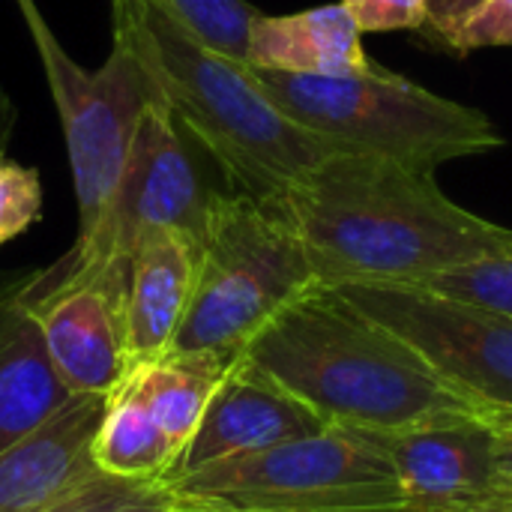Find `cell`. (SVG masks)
<instances>
[{"label":"cell","instance_id":"cell-1","mask_svg":"<svg viewBox=\"0 0 512 512\" xmlns=\"http://www.w3.org/2000/svg\"><path fill=\"white\" fill-rule=\"evenodd\" d=\"M279 201L324 288L423 285L512 255V228L459 207L435 171L393 159L333 153Z\"/></svg>","mask_w":512,"mask_h":512},{"label":"cell","instance_id":"cell-2","mask_svg":"<svg viewBox=\"0 0 512 512\" xmlns=\"http://www.w3.org/2000/svg\"><path fill=\"white\" fill-rule=\"evenodd\" d=\"M114 36L129 45L156 96L231 180L234 192L279 201L336 150L288 117L249 63L207 48L144 0H111Z\"/></svg>","mask_w":512,"mask_h":512},{"label":"cell","instance_id":"cell-3","mask_svg":"<svg viewBox=\"0 0 512 512\" xmlns=\"http://www.w3.org/2000/svg\"><path fill=\"white\" fill-rule=\"evenodd\" d=\"M327 426L396 429L474 411L402 336L315 285L288 303L243 351Z\"/></svg>","mask_w":512,"mask_h":512},{"label":"cell","instance_id":"cell-4","mask_svg":"<svg viewBox=\"0 0 512 512\" xmlns=\"http://www.w3.org/2000/svg\"><path fill=\"white\" fill-rule=\"evenodd\" d=\"M252 72L288 117L324 138L336 153L435 171L444 162L504 147V135L489 114L402 75L381 69L351 75Z\"/></svg>","mask_w":512,"mask_h":512},{"label":"cell","instance_id":"cell-5","mask_svg":"<svg viewBox=\"0 0 512 512\" xmlns=\"http://www.w3.org/2000/svg\"><path fill=\"white\" fill-rule=\"evenodd\" d=\"M315 285L306 246L282 201L216 192L192 300L168 351L240 357L288 303Z\"/></svg>","mask_w":512,"mask_h":512},{"label":"cell","instance_id":"cell-6","mask_svg":"<svg viewBox=\"0 0 512 512\" xmlns=\"http://www.w3.org/2000/svg\"><path fill=\"white\" fill-rule=\"evenodd\" d=\"M165 486L177 501L234 512H405L390 462L348 426L222 459Z\"/></svg>","mask_w":512,"mask_h":512},{"label":"cell","instance_id":"cell-7","mask_svg":"<svg viewBox=\"0 0 512 512\" xmlns=\"http://www.w3.org/2000/svg\"><path fill=\"white\" fill-rule=\"evenodd\" d=\"M18 6L36 42L66 138L78 198V237L72 246H81L108 216L141 114L156 90L123 39L114 36L111 54L99 69H84L63 51L33 0H18Z\"/></svg>","mask_w":512,"mask_h":512},{"label":"cell","instance_id":"cell-8","mask_svg":"<svg viewBox=\"0 0 512 512\" xmlns=\"http://www.w3.org/2000/svg\"><path fill=\"white\" fill-rule=\"evenodd\" d=\"M186 138L189 135L180 129L174 114L153 93L141 114L123 180L102 228L54 264L60 273L129 267L135 246L162 231L183 234L195 243L204 240L216 192L204 186Z\"/></svg>","mask_w":512,"mask_h":512},{"label":"cell","instance_id":"cell-9","mask_svg":"<svg viewBox=\"0 0 512 512\" xmlns=\"http://www.w3.org/2000/svg\"><path fill=\"white\" fill-rule=\"evenodd\" d=\"M474 408H512V318L420 285H345Z\"/></svg>","mask_w":512,"mask_h":512},{"label":"cell","instance_id":"cell-10","mask_svg":"<svg viewBox=\"0 0 512 512\" xmlns=\"http://www.w3.org/2000/svg\"><path fill=\"white\" fill-rule=\"evenodd\" d=\"M354 432L390 462L405 512L512 510V483L498 462V432L474 411Z\"/></svg>","mask_w":512,"mask_h":512},{"label":"cell","instance_id":"cell-11","mask_svg":"<svg viewBox=\"0 0 512 512\" xmlns=\"http://www.w3.org/2000/svg\"><path fill=\"white\" fill-rule=\"evenodd\" d=\"M33 318L45 354L72 399H108L132 372L126 336V267L96 273L39 270Z\"/></svg>","mask_w":512,"mask_h":512},{"label":"cell","instance_id":"cell-12","mask_svg":"<svg viewBox=\"0 0 512 512\" xmlns=\"http://www.w3.org/2000/svg\"><path fill=\"white\" fill-rule=\"evenodd\" d=\"M324 429L327 423L303 399L240 354L219 381L201 426L183 447L168 480L222 459L309 438Z\"/></svg>","mask_w":512,"mask_h":512},{"label":"cell","instance_id":"cell-13","mask_svg":"<svg viewBox=\"0 0 512 512\" xmlns=\"http://www.w3.org/2000/svg\"><path fill=\"white\" fill-rule=\"evenodd\" d=\"M36 273L0 282V453L33 435L72 402L33 318L30 297Z\"/></svg>","mask_w":512,"mask_h":512},{"label":"cell","instance_id":"cell-14","mask_svg":"<svg viewBox=\"0 0 512 512\" xmlns=\"http://www.w3.org/2000/svg\"><path fill=\"white\" fill-rule=\"evenodd\" d=\"M102 396H78L33 435L0 453V512H36L96 474L90 441L102 420Z\"/></svg>","mask_w":512,"mask_h":512},{"label":"cell","instance_id":"cell-15","mask_svg":"<svg viewBox=\"0 0 512 512\" xmlns=\"http://www.w3.org/2000/svg\"><path fill=\"white\" fill-rule=\"evenodd\" d=\"M201 243L162 231L135 246L126 267V336L132 366L162 357L186 318Z\"/></svg>","mask_w":512,"mask_h":512},{"label":"cell","instance_id":"cell-16","mask_svg":"<svg viewBox=\"0 0 512 512\" xmlns=\"http://www.w3.org/2000/svg\"><path fill=\"white\" fill-rule=\"evenodd\" d=\"M246 63L288 75H351L375 69L363 33L342 3L291 15H258L249 27Z\"/></svg>","mask_w":512,"mask_h":512},{"label":"cell","instance_id":"cell-17","mask_svg":"<svg viewBox=\"0 0 512 512\" xmlns=\"http://www.w3.org/2000/svg\"><path fill=\"white\" fill-rule=\"evenodd\" d=\"M234 360L237 357L213 351H165L150 363L132 366L126 384L171 438L177 453H183Z\"/></svg>","mask_w":512,"mask_h":512},{"label":"cell","instance_id":"cell-18","mask_svg":"<svg viewBox=\"0 0 512 512\" xmlns=\"http://www.w3.org/2000/svg\"><path fill=\"white\" fill-rule=\"evenodd\" d=\"M177 447L150 417L135 390L123 381L108 399L96 435L90 441V462L99 474L126 483H165Z\"/></svg>","mask_w":512,"mask_h":512},{"label":"cell","instance_id":"cell-19","mask_svg":"<svg viewBox=\"0 0 512 512\" xmlns=\"http://www.w3.org/2000/svg\"><path fill=\"white\" fill-rule=\"evenodd\" d=\"M171 15L207 48L246 63L249 27L261 15L249 0H144Z\"/></svg>","mask_w":512,"mask_h":512},{"label":"cell","instance_id":"cell-20","mask_svg":"<svg viewBox=\"0 0 512 512\" xmlns=\"http://www.w3.org/2000/svg\"><path fill=\"white\" fill-rule=\"evenodd\" d=\"M171 507L174 495L165 483H126L96 471L36 512H168Z\"/></svg>","mask_w":512,"mask_h":512},{"label":"cell","instance_id":"cell-21","mask_svg":"<svg viewBox=\"0 0 512 512\" xmlns=\"http://www.w3.org/2000/svg\"><path fill=\"white\" fill-rule=\"evenodd\" d=\"M420 288L447 294L453 300H465L512 318V255L483 258L447 273L426 279Z\"/></svg>","mask_w":512,"mask_h":512},{"label":"cell","instance_id":"cell-22","mask_svg":"<svg viewBox=\"0 0 512 512\" xmlns=\"http://www.w3.org/2000/svg\"><path fill=\"white\" fill-rule=\"evenodd\" d=\"M42 210V183L36 168L9 159L0 147V249L24 234Z\"/></svg>","mask_w":512,"mask_h":512},{"label":"cell","instance_id":"cell-23","mask_svg":"<svg viewBox=\"0 0 512 512\" xmlns=\"http://www.w3.org/2000/svg\"><path fill=\"white\" fill-rule=\"evenodd\" d=\"M512 48V0H483L447 39L444 51L471 54L480 48Z\"/></svg>","mask_w":512,"mask_h":512},{"label":"cell","instance_id":"cell-24","mask_svg":"<svg viewBox=\"0 0 512 512\" xmlns=\"http://www.w3.org/2000/svg\"><path fill=\"white\" fill-rule=\"evenodd\" d=\"M360 33H393V30H423L429 21L426 0H339Z\"/></svg>","mask_w":512,"mask_h":512},{"label":"cell","instance_id":"cell-25","mask_svg":"<svg viewBox=\"0 0 512 512\" xmlns=\"http://www.w3.org/2000/svg\"><path fill=\"white\" fill-rule=\"evenodd\" d=\"M483 0H426L429 6V21L420 30L426 42H432L435 48L444 45V39L480 6Z\"/></svg>","mask_w":512,"mask_h":512},{"label":"cell","instance_id":"cell-26","mask_svg":"<svg viewBox=\"0 0 512 512\" xmlns=\"http://www.w3.org/2000/svg\"><path fill=\"white\" fill-rule=\"evenodd\" d=\"M474 414L489 423L495 432L501 435H512V408H474Z\"/></svg>","mask_w":512,"mask_h":512},{"label":"cell","instance_id":"cell-27","mask_svg":"<svg viewBox=\"0 0 512 512\" xmlns=\"http://www.w3.org/2000/svg\"><path fill=\"white\" fill-rule=\"evenodd\" d=\"M498 462H501V471L507 474V480L512 483V435L498 432Z\"/></svg>","mask_w":512,"mask_h":512},{"label":"cell","instance_id":"cell-28","mask_svg":"<svg viewBox=\"0 0 512 512\" xmlns=\"http://www.w3.org/2000/svg\"><path fill=\"white\" fill-rule=\"evenodd\" d=\"M168 512H234V510H222V507H210V504H186V501H177L174 498V507Z\"/></svg>","mask_w":512,"mask_h":512},{"label":"cell","instance_id":"cell-29","mask_svg":"<svg viewBox=\"0 0 512 512\" xmlns=\"http://www.w3.org/2000/svg\"><path fill=\"white\" fill-rule=\"evenodd\" d=\"M483 512H512V510H483Z\"/></svg>","mask_w":512,"mask_h":512}]
</instances>
